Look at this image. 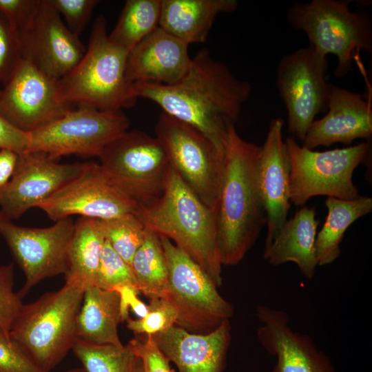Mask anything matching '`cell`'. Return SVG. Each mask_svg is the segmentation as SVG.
<instances>
[{
  "label": "cell",
  "instance_id": "6da1fadb",
  "mask_svg": "<svg viewBox=\"0 0 372 372\" xmlns=\"http://www.w3.org/2000/svg\"><path fill=\"white\" fill-rule=\"evenodd\" d=\"M136 96L149 99L163 112L197 129L218 147L235 126L251 85L236 78L223 62L203 49L192 58L189 70L172 85L133 84Z\"/></svg>",
  "mask_w": 372,
  "mask_h": 372
},
{
  "label": "cell",
  "instance_id": "7a4b0ae2",
  "mask_svg": "<svg viewBox=\"0 0 372 372\" xmlns=\"http://www.w3.org/2000/svg\"><path fill=\"white\" fill-rule=\"evenodd\" d=\"M260 148L242 139L235 126L224 143L223 169L216 206L217 243L223 265L238 264L267 225L255 178Z\"/></svg>",
  "mask_w": 372,
  "mask_h": 372
},
{
  "label": "cell",
  "instance_id": "3957f363",
  "mask_svg": "<svg viewBox=\"0 0 372 372\" xmlns=\"http://www.w3.org/2000/svg\"><path fill=\"white\" fill-rule=\"evenodd\" d=\"M144 226L192 258L219 287L223 283L216 210L205 205L170 165L166 186L154 203L134 213Z\"/></svg>",
  "mask_w": 372,
  "mask_h": 372
},
{
  "label": "cell",
  "instance_id": "277c9868",
  "mask_svg": "<svg viewBox=\"0 0 372 372\" xmlns=\"http://www.w3.org/2000/svg\"><path fill=\"white\" fill-rule=\"evenodd\" d=\"M127 55V51L110 40L106 19L98 16L83 58L57 81L61 100L103 111L134 105L137 97L125 75Z\"/></svg>",
  "mask_w": 372,
  "mask_h": 372
},
{
  "label": "cell",
  "instance_id": "5b68a950",
  "mask_svg": "<svg viewBox=\"0 0 372 372\" xmlns=\"http://www.w3.org/2000/svg\"><path fill=\"white\" fill-rule=\"evenodd\" d=\"M84 290L65 283L23 304L9 335L43 372L56 367L76 340V322Z\"/></svg>",
  "mask_w": 372,
  "mask_h": 372
},
{
  "label": "cell",
  "instance_id": "8992f818",
  "mask_svg": "<svg viewBox=\"0 0 372 372\" xmlns=\"http://www.w3.org/2000/svg\"><path fill=\"white\" fill-rule=\"evenodd\" d=\"M349 3L335 0L297 2L287 11L288 24L305 33L309 46L317 53L338 59L334 71L343 77L353 70L354 58L360 51L372 52V25L369 14L352 12Z\"/></svg>",
  "mask_w": 372,
  "mask_h": 372
},
{
  "label": "cell",
  "instance_id": "52a82bcc",
  "mask_svg": "<svg viewBox=\"0 0 372 372\" xmlns=\"http://www.w3.org/2000/svg\"><path fill=\"white\" fill-rule=\"evenodd\" d=\"M158 236L168 267L165 299L178 311L175 325L192 333L206 334L230 320L234 307L219 293L211 278L172 240Z\"/></svg>",
  "mask_w": 372,
  "mask_h": 372
},
{
  "label": "cell",
  "instance_id": "ba28073f",
  "mask_svg": "<svg viewBox=\"0 0 372 372\" xmlns=\"http://www.w3.org/2000/svg\"><path fill=\"white\" fill-rule=\"evenodd\" d=\"M285 143L291 165L290 200L296 206H304L317 196L342 200L360 196L353 182V174L367 158L369 141L322 152L300 145L293 136L287 138Z\"/></svg>",
  "mask_w": 372,
  "mask_h": 372
},
{
  "label": "cell",
  "instance_id": "9c48e42d",
  "mask_svg": "<svg viewBox=\"0 0 372 372\" xmlns=\"http://www.w3.org/2000/svg\"><path fill=\"white\" fill-rule=\"evenodd\" d=\"M99 158L111 182L138 205H149L163 194L170 163L156 136L127 130L109 143Z\"/></svg>",
  "mask_w": 372,
  "mask_h": 372
},
{
  "label": "cell",
  "instance_id": "30bf717a",
  "mask_svg": "<svg viewBox=\"0 0 372 372\" xmlns=\"http://www.w3.org/2000/svg\"><path fill=\"white\" fill-rule=\"evenodd\" d=\"M155 132L170 165L200 200L216 210L224 149L197 129L163 112Z\"/></svg>",
  "mask_w": 372,
  "mask_h": 372
},
{
  "label": "cell",
  "instance_id": "8fae6325",
  "mask_svg": "<svg viewBox=\"0 0 372 372\" xmlns=\"http://www.w3.org/2000/svg\"><path fill=\"white\" fill-rule=\"evenodd\" d=\"M128 118L119 111H103L86 106L71 109L60 118L29 132L28 151L62 156L99 157L103 148L126 132Z\"/></svg>",
  "mask_w": 372,
  "mask_h": 372
},
{
  "label": "cell",
  "instance_id": "7c38bea8",
  "mask_svg": "<svg viewBox=\"0 0 372 372\" xmlns=\"http://www.w3.org/2000/svg\"><path fill=\"white\" fill-rule=\"evenodd\" d=\"M327 56L309 45L283 56L279 61L276 86L287 111L288 131L300 141L316 116L327 110Z\"/></svg>",
  "mask_w": 372,
  "mask_h": 372
},
{
  "label": "cell",
  "instance_id": "4fadbf2b",
  "mask_svg": "<svg viewBox=\"0 0 372 372\" xmlns=\"http://www.w3.org/2000/svg\"><path fill=\"white\" fill-rule=\"evenodd\" d=\"M74 223L69 217L48 227H25L0 213V235L25 278L18 291L21 298L41 281L66 273Z\"/></svg>",
  "mask_w": 372,
  "mask_h": 372
},
{
  "label": "cell",
  "instance_id": "5bb4252c",
  "mask_svg": "<svg viewBox=\"0 0 372 372\" xmlns=\"http://www.w3.org/2000/svg\"><path fill=\"white\" fill-rule=\"evenodd\" d=\"M138 207L93 161L85 162L79 176L37 206L55 222L72 215L108 220L134 214Z\"/></svg>",
  "mask_w": 372,
  "mask_h": 372
},
{
  "label": "cell",
  "instance_id": "9a60e30c",
  "mask_svg": "<svg viewBox=\"0 0 372 372\" xmlns=\"http://www.w3.org/2000/svg\"><path fill=\"white\" fill-rule=\"evenodd\" d=\"M57 81L23 58L0 91V113L26 132L60 118L72 108L61 100Z\"/></svg>",
  "mask_w": 372,
  "mask_h": 372
},
{
  "label": "cell",
  "instance_id": "2e32d148",
  "mask_svg": "<svg viewBox=\"0 0 372 372\" xmlns=\"http://www.w3.org/2000/svg\"><path fill=\"white\" fill-rule=\"evenodd\" d=\"M85 165L59 163L39 151L18 154L13 175L0 192V213L10 220L18 219L79 176Z\"/></svg>",
  "mask_w": 372,
  "mask_h": 372
},
{
  "label": "cell",
  "instance_id": "e0dca14e",
  "mask_svg": "<svg viewBox=\"0 0 372 372\" xmlns=\"http://www.w3.org/2000/svg\"><path fill=\"white\" fill-rule=\"evenodd\" d=\"M19 35L23 58L56 80L70 72L86 50L49 0H40L31 25Z\"/></svg>",
  "mask_w": 372,
  "mask_h": 372
},
{
  "label": "cell",
  "instance_id": "ac0fdd59",
  "mask_svg": "<svg viewBox=\"0 0 372 372\" xmlns=\"http://www.w3.org/2000/svg\"><path fill=\"white\" fill-rule=\"evenodd\" d=\"M256 336L263 349L276 358L271 372H337L331 358L312 338L294 331L284 310L259 305Z\"/></svg>",
  "mask_w": 372,
  "mask_h": 372
},
{
  "label": "cell",
  "instance_id": "d6986e66",
  "mask_svg": "<svg viewBox=\"0 0 372 372\" xmlns=\"http://www.w3.org/2000/svg\"><path fill=\"white\" fill-rule=\"evenodd\" d=\"M283 126L282 118L271 121L255 165L257 189L267 217L265 247L269 245L278 234L287 220L291 207V165L282 139Z\"/></svg>",
  "mask_w": 372,
  "mask_h": 372
},
{
  "label": "cell",
  "instance_id": "ffe728a7",
  "mask_svg": "<svg viewBox=\"0 0 372 372\" xmlns=\"http://www.w3.org/2000/svg\"><path fill=\"white\" fill-rule=\"evenodd\" d=\"M371 135V102L360 94L330 84L327 114L311 123L302 146L309 149L338 143L351 146L358 138L369 141Z\"/></svg>",
  "mask_w": 372,
  "mask_h": 372
},
{
  "label": "cell",
  "instance_id": "44dd1931",
  "mask_svg": "<svg viewBox=\"0 0 372 372\" xmlns=\"http://www.w3.org/2000/svg\"><path fill=\"white\" fill-rule=\"evenodd\" d=\"M191 62L188 45L158 27L128 52L125 75L131 84L172 85Z\"/></svg>",
  "mask_w": 372,
  "mask_h": 372
},
{
  "label": "cell",
  "instance_id": "7402d4cb",
  "mask_svg": "<svg viewBox=\"0 0 372 372\" xmlns=\"http://www.w3.org/2000/svg\"><path fill=\"white\" fill-rule=\"evenodd\" d=\"M158 347L179 372H224L231 343L230 320L206 333H192L174 325L152 335Z\"/></svg>",
  "mask_w": 372,
  "mask_h": 372
},
{
  "label": "cell",
  "instance_id": "603a6c76",
  "mask_svg": "<svg viewBox=\"0 0 372 372\" xmlns=\"http://www.w3.org/2000/svg\"><path fill=\"white\" fill-rule=\"evenodd\" d=\"M318 224L315 207L302 206L265 247L264 260L274 267L293 262L304 277L312 279L318 266L316 253Z\"/></svg>",
  "mask_w": 372,
  "mask_h": 372
},
{
  "label": "cell",
  "instance_id": "cb8c5ba5",
  "mask_svg": "<svg viewBox=\"0 0 372 372\" xmlns=\"http://www.w3.org/2000/svg\"><path fill=\"white\" fill-rule=\"evenodd\" d=\"M238 5L236 0H161L158 27L188 45L203 43L216 17Z\"/></svg>",
  "mask_w": 372,
  "mask_h": 372
},
{
  "label": "cell",
  "instance_id": "d4e9b609",
  "mask_svg": "<svg viewBox=\"0 0 372 372\" xmlns=\"http://www.w3.org/2000/svg\"><path fill=\"white\" fill-rule=\"evenodd\" d=\"M120 298L115 291L96 286L84 291L76 322V338L93 344H122Z\"/></svg>",
  "mask_w": 372,
  "mask_h": 372
},
{
  "label": "cell",
  "instance_id": "484cf974",
  "mask_svg": "<svg viewBox=\"0 0 372 372\" xmlns=\"http://www.w3.org/2000/svg\"><path fill=\"white\" fill-rule=\"evenodd\" d=\"M325 205L327 215L316 239L318 266L330 265L339 258L346 231L355 220L371 212L372 198L360 196L353 200H342L327 197Z\"/></svg>",
  "mask_w": 372,
  "mask_h": 372
},
{
  "label": "cell",
  "instance_id": "4316f807",
  "mask_svg": "<svg viewBox=\"0 0 372 372\" xmlns=\"http://www.w3.org/2000/svg\"><path fill=\"white\" fill-rule=\"evenodd\" d=\"M105 236L99 220L81 217L74 223L65 282L84 291L96 285Z\"/></svg>",
  "mask_w": 372,
  "mask_h": 372
},
{
  "label": "cell",
  "instance_id": "83f0119b",
  "mask_svg": "<svg viewBox=\"0 0 372 372\" xmlns=\"http://www.w3.org/2000/svg\"><path fill=\"white\" fill-rule=\"evenodd\" d=\"M131 267L139 293L147 298H164L167 293L168 267L159 236L147 229L143 244L136 251Z\"/></svg>",
  "mask_w": 372,
  "mask_h": 372
},
{
  "label": "cell",
  "instance_id": "f1b7e54d",
  "mask_svg": "<svg viewBox=\"0 0 372 372\" xmlns=\"http://www.w3.org/2000/svg\"><path fill=\"white\" fill-rule=\"evenodd\" d=\"M161 0H127L110 40L128 52L158 27Z\"/></svg>",
  "mask_w": 372,
  "mask_h": 372
},
{
  "label": "cell",
  "instance_id": "f546056e",
  "mask_svg": "<svg viewBox=\"0 0 372 372\" xmlns=\"http://www.w3.org/2000/svg\"><path fill=\"white\" fill-rule=\"evenodd\" d=\"M72 351L86 372H136L138 357L128 344H93L76 339Z\"/></svg>",
  "mask_w": 372,
  "mask_h": 372
},
{
  "label": "cell",
  "instance_id": "4dcf8cb0",
  "mask_svg": "<svg viewBox=\"0 0 372 372\" xmlns=\"http://www.w3.org/2000/svg\"><path fill=\"white\" fill-rule=\"evenodd\" d=\"M105 240L130 265L143 244L147 229L134 214L108 220H99Z\"/></svg>",
  "mask_w": 372,
  "mask_h": 372
},
{
  "label": "cell",
  "instance_id": "1f68e13d",
  "mask_svg": "<svg viewBox=\"0 0 372 372\" xmlns=\"http://www.w3.org/2000/svg\"><path fill=\"white\" fill-rule=\"evenodd\" d=\"M123 285L132 286L137 289L132 267L105 240L95 286L112 291Z\"/></svg>",
  "mask_w": 372,
  "mask_h": 372
},
{
  "label": "cell",
  "instance_id": "d6a6232c",
  "mask_svg": "<svg viewBox=\"0 0 372 372\" xmlns=\"http://www.w3.org/2000/svg\"><path fill=\"white\" fill-rule=\"evenodd\" d=\"M178 311L169 300L164 298L151 299L148 311L143 318L126 320L127 327L136 335H150L164 332L176 324Z\"/></svg>",
  "mask_w": 372,
  "mask_h": 372
},
{
  "label": "cell",
  "instance_id": "836d02e7",
  "mask_svg": "<svg viewBox=\"0 0 372 372\" xmlns=\"http://www.w3.org/2000/svg\"><path fill=\"white\" fill-rule=\"evenodd\" d=\"M23 58L18 32L0 13V83L6 84Z\"/></svg>",
  "mask_w": 372,
  "mask_h": 372
},
{
  "label": "cell",
  "instance_id": "e575fe53",
  "mask_svg": "<svg viewBox=\"0 0 372 372\" xmlns=\"http://www.w3.org/2000/svg\"><path fill=\"white\" fill-rule=\"evenodd\" d=\"M22 298L14 291V265H0V328L9 335L22 306Z\"/></svg>",
  "mask_w": 372,
  "mask_h": 372
},
{
  "label": "cell",
  "instance_id": "d590c367",
  "mask_svg": "<svg viewBox=\"0 0 372 372\" xmlns=\"http://www.w3.org/2000/svg\"><path fill=\"white\" fill-rule=\"evenodd\" d=\"M52 6L63 16L65 25L79 37L89 24L99 0H49Z\"/></svg>",
  "mask_w": 372,
  "mask_h": 372
},
{
  "label": "cell",
  "instance_id": "8d00e7d4",
  "mask_svg": "<svg viewBox=\"0 0 372 372\" xmlns=\"http://www.w3.org/2000/svg\"><path fill=\"white\" fill-rule=\"evenodd\" d=\"M0 372H43L1 328Z\"/></svg>",
  "mask_w": 372,
  "mask_h": 372
},
{
  "label": "cell",
  "instance_id": "74e56055",
  "mask_svg": "<svg viewBox=\"0 0 372 372\" xmlns=\"http://www.w3.org/2000/svg\"><path fill=\"white\" fill-rule=\"evenodd\" d=\"M127 344L142 361L146 372H174L152 335H136Z\"/></svg>",
  "mask_w": 372,
  "mask_h": 372
},
{
  "label": "cell",
  "instance_id": "f35d334b",
  "mask_svg": "<svg viewBox=\"0 0 372 372\" xmlns=\"http://www.w3.org/2000/svg\"><path fill=\"white\" fill-rule=\"evenodd\" d=\"M39 1L40 0H0V13L19 34L31 25Z\"/></svg>",
  "mask_w": 372,
  "mask_h": 372
},
{
  "label": "cell",
  "instance_id": "ab89813d",
  "mask_svg": "<svg viewBox=\"0 0 372 372\" xmlns=\"http://www.w3.org/2000/svg\"><path fill=\"white\" fill-rule=\"evenodd\" d=\"M29 145V132L16 127L0 113V149H10L19 154L27 152Z\"/></svg>",
  "mask_w": 372,
  "mask_h": 372
},
{
  "label": "cell",
  "instance_id": "60d3db41",
  "mask_svg": "<svg viewBox=\"0 0 372 372\" xmlns=\"http://www.w3.org/2000/svg\"><path fill=\"white\" fill-rule=\"evenodd\" d=\"M118 293L120 298L121 317L123 322L129 318V310L132 311L138 318H144L148 311V305L143 302L137 296L138 291L128 285H123L115 288L114 290Z\"/></svg>",
  "mask_w": 372,
  "mask_h": 372
},
{
  "label": "cell",
  "instance_id": "b9f144b4",
  "mask_svg": "<svg viewBox=\"0 0 372 372\" xmlns=\"http://www.w3.org/2000/svg\"><path fill=\"white\" fill-rule=\"evenodd\" d=\"M17 159L18 154L15 152L7 149H0V192L11 179Z\"/></svg>",
  "mask_w": 372,
  "mask_h": 372
},
{
  "label": "cell",
  "instance_id": "7bdbcfd3",
  "mask_svg": "<svg viewBox=\"0 0 372 372\" xmlns=\"http://www.w3.org/2000/svg\"><path fill=\"white\" fill-rule=\"evenodd\" d=\"M136 372H146L142 361L138 357L137 365H136Z\"/></svg>",
  "mask_w": 372,
  "mask_h": 372
},
{
  "label": "cell",
  "instance_id": "ee69618b",
  "mask_svg": "<svg viewBox=\"0 0 372 372\" xmlns=\"http://www.w3.org/2000/svg\"><path fill=\"white\" fill-rule=\"evenodd\" d=\"M63 372H86V371L83 367H81V368L71 369H69Z\"/></svg>",
  "mask_w": 372,
  "mask_h": 372
}]
</instances>
